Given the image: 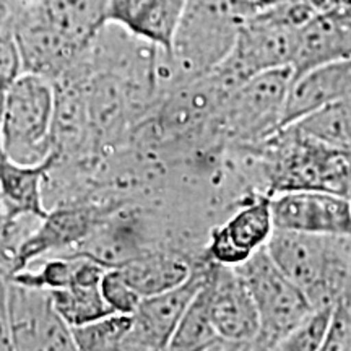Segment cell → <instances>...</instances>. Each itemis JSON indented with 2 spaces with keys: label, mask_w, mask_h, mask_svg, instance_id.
Listing matches in <instances>:
<instances>
[{
  "label": "cell",
  "mask_w": 351,
  "mask_h": 351,
  "mask_svg": "<svg viewBox=\"0 0 351 351\" xmlns=\"http://www.w3.org/2000/svg\"><path fill=\"white\" fill-rule=\"evenodd\" d=\"M245 148L262 194L271 197L291 189H319L351 197V150L309 137L295 125L282 127L263 142Z\"/></svg>",
  "instance_id": "1"
},
{
  "label": "cell",
  "mask_w": 351,
  "mask_h": 351,
  "mask_svg": "<svg viewBox=\"0 0 351 351\" xmlns=\"http://www.w3.org/2000/svg\"><path fill=\"white\" fill-rule=\"evenodd\" d=\"M315 12L309 0H283L258 8L245 19L234 46L212 72L232 91L257 73L291 67L301 26Z\"/></svg>",
  "instance_id": "2"
},
{
  "label": "cell",
  "mask_w": 351,
  "mask_h": 351,
  "mask_svg": "<svg viewBox=\"0 0 351 351\" xmlns=\"http://www.w3.org/2000/svg\"><path fill=\"white\" fill-rule=\"evenodd\" d=\"M254 12L257 8L245 0H187L171 56L166 57L163 52L168 88L194 80L217 67Z\"/></svg>",
  "instance_id": "3"
},
{
  "label": "cell",
  "mask_w": 351,
  "mask_h": 351,
  "mask_svg": "<svg viewBox=\"0 0 351 351\" xmlns=\"http://www.w3.org/2000/svg\"><path fill=\"white\" fill-rule=\"evenodd\" d=\"M271 261L311 306H333L351 282V239L274 228L265 244Z\"/></svg>",
  "instance_id": "4"
},
{
  "label": "cell",
  "mask_w": 351,
  "mask_h": 351,
  "mask_svg": "<svg viewBox=\"0 0 351 351\" xmlns=\"http://www.w3.org/2000/svg\"><path fill=\"white\" fill-rule=\"evenodd\" d=\"M52 117L54 85L36 73H21L3 98L2 152L16 163H41L52 153Z\"/></svg>",
  "instance_id": "5"
},
{
  "label": "cell",
  "mask_w": 351,
  "mask_h": 351,
  "mask_svg": "<svg viewBox=\"0 0 351 351\" xmlns=\"http://www.w3.org/2000/svg\"><path fill=\"white\" fill-rule=\"evenodd\" d=\"M293 82L291 67L257 73L228 95L221 109V135L231 147H251L282 127L285 103Z\"/></svg>",
  "instance_id": "6"
},
{
  "label": "cell",
  "mask_w": 351,
  "mask_h": 351,
  "mask_svg": "<svg viewBox=\"0 0 351 351\" xmlns=\"http://www.w3.org/2000/svg\"><path fill=\"white\" fill-rule=\"evenodd\" d=\"M234 269L244 280L258 314L256 350H276L280 341L313 311L309 300L271 261L263 245Z\"/></svg>",
  "instance_id": "7"
},
{
  "label": "cell",
  "mask_w": 351,
  "mask_h": 351,
  "mask_svg": "<svg viewBox=\"0 0 351 351\" xmlns=\"http://www.w3.org/2000/svg\"><path fill=\"white\" fill-rule=\"evenodd\" d=\"M8 328L12 350H77L72 327L52 304L49 289L8 278Z\"/></svg>",
  "instance_id": "8"
},
{
  "label": "cell",
  "mask_w": 351,
  "mask_h": 351,
  "mask_svg": "<svg viewBox=\"0 0 351 351\" xmlns=\"http://www.w3.org/2000/svg\"><path fill=\"white\" fill-rule=\"evenodd\" d=\"M116 207L78 202L49 208L38 226L26 232L13 254L10 275L51 254L69 252L85 241L106 213Z\"/></svg>",
  "instance_id": "9"
},
{
  "label": "cell",
  "mask_w": 351,
  "mask_h": 351,
  "mask_svg": "<svg viewBox=\"0 0 351 351\" xmlns=\"http://www.w3.org/2000/svg\"><path fill=\"white\" fill-rule=\"evenodd\" d=\"M210 317L221 337V350H256L258 314L234 267L210 261L207 275Z\"/></svg>",
  "instance_id": "10"
},
{
  "label": "cell",
  "mask_w": 351,
  "mask_h": 351,
  "mask_svg": "<svg viewBox=\"0 0 351 351\" xmlns=\"http://www.w3.org/2000/svg\"><path fill=\"white\" fill-rule=\"evenodd\" d=\"M210 258L197 262L186 282L168 291L143 298L134 315L130 332L127 333L122 350L161 351L168 350L178 324L187 306L199 293L208 275Z\"/></svg>",
  "instance_id": "11"
},
{
  "label": "cell",
  "mask_w": 351,
  "mask_h": 351,
  "mask_svg": "<svg viewBox=\"0 0 351 351\" xmlns=\"http://www.w3.org/2000/svg\"><path fill=\"white\" fill-rule=\"evenodd\" d=\"M276 230L351 239V197L319 189H291L270 197Z\"/></svg>",
  "instance_id": "12"
},
{
  "label": "cell",
  "mask_w": 351,
  "mask_h": 351,
  "mask_svg": "<svg viewBox=\"0 0 351 351\" xmlns=\"http://www.w3.org/2000/svg\"><path fill=\"white\" fill-rule=\"evenodd\" d=\"M12 26L19 43L23 72L36 73L51 83L72 69L88 49L77 46L56 29L46 19L39 2L21 3L13 15Z\"/></svg>",
  "instance_id": "13"
},
{
  "label": "cell",
  "mask_w": 351,
  "mask_h": 351,
  "mask_svg": "<svg viewBox=\"0 0 351 351\" xmlns=\"http://www.w3.org/2000/svg\"><path fill=\"white\" fill-rule=\"evenodd\" d=\"M274 228L270 195H256L210 230L205 254L221 265H239L267 244Z\"/></svg>",
  "instance_id": "14"
},
{
  "label": "cell",
  "mask_w": 351,
  "mask_h": 351,
  "mask_svg": "<svg viewBox=\"0 0 351 351\" xmlns=\"http://www.w3.org/2000/svg\"><path fill=\"white\" fill-rule=\"evenodd\" d=\"M351 57V7L319 8L301 26L293 57V77Z\"/></svg>",
  "instance_id": "15"
},
{
  "label": "cell",
  "mask_w": 351,
  "mask_h": 351,
  "mask_svg": "<svg viewBox=\"0 0 351 351\" xmlns=\"http://www.w3.org/2000/svg\"><path fill=\"white\" fill-rule=\"evenodd\" d=\"M187 0H108L106 23L121 26L132 36L171 56Z\"/></svg>",
  "instance_id": "16"
},
{
  "label": "cell",
  "mask_w": 351,
  "mask_h": 351,
  "mask_svg": "<svg viewBox=\"0 0 351 351\" xmlns=\"http://www.w3.org/2000/svg\"><path fill=\"white\" fill-rule=\"evenodd\" d=\"M351 96V57L320 65L293 77L285 103L282 127ZM280 127V129H282Z\"/></svg>",
  "instance_id": "17"
},
{
  "label": "cell",
  "mask_w": 351,
  "mask_h": 351,
  "mask_svg": "<svg viewBox=\"0 0 351 351\" xmlns=\"http://www.w3.org/2000/svg\"><path fill=\"white\" fill-rule=\"evenodd\" d=\"M56 160L52 152L41 163H16L0 148V205L8 219L46 217L49 210L44 202V182Z\"/></svg>",
  "instance_id": "18"
},
{
  "label": "cell",
  "mask_w": 351,
  "mask_h": 351,
  "mask_svg": "<svg viewBox=\"0 0 351 351\" xmlns=\"http://www.w3.org/2000/svg\"><path fill=\"white\" fill-rule=\"evenodd\" d=\"M197 262L200 261H194L184 252L158 249L132 258L117 269L121 270L125 282L143 300L186 282Z\"/></svg>",
  "instance_id": "19"
},
{
  "label": "cell",
  "mask_w": 351,
  "mask_h": 351,
  "mask_svg": "<svg viewBox=\"0 0 351 351\" xmlns=\"http://www.w3.org/2000/svg\"><path fill=\"white\" fill-rule=\"evenodd\" d=\"M207 282V278H205ZM223 340L215 330L210 317L207 285H202L199 293L187 306L181 322L178 324L168 350L173 351H204L221 350Z\"/></svg>",
  "instance_id": "20"
},
{
  "label": "cell",
  "mask_w": 351,
  "mask_h": 351,
  "mask_svg": "<svg viewBox=\"0 0 351 351\" xmlns=\"http://www.w3.org/2000/svg\"><path fill=\"white\" fill-rule=\"evenodd\" d=\"M49 293L57 313L70 327L83 326L114 313L101 293L99 283H72Z\"/></svg>",
  "instance_id": "21"
},
{
  "label": "cell",
  "mask_w": 351,
  "mask_h": 351,
  "mask_svg": "<svg viewBox=\"0 0 351 351\" xmlns=\"http://www.w3.org/2000/svg\"><path fill=\"white\" fill-rule=\"evenodd\" d=\"M289 125L332 147L351 150V96L327 104Z\"/></svg>",
  "instance_id": "22"
},
{
  "label": "cell",
  "mask_w": 351,
  "mask_h": 351,
  "mask_svg": "<svg viewBox=\"0 0 351 351\" xmlns=\"http://www.w3.org/2000/svg\"><path fill=\"white\" fill-rule=\"evenodd\" d=\"M134 315L112 313L83 326L72 327L75 348L80 351L122 350L127 333L130 332Z\"/></svg>",
  "instance_id": "23"
},
{
  "label": "cell",
  "mask_w": 351,
  "mask_h": 351,
  "mask_svg": "<svg viewBox=\"0 0 351 351\" xmlns=\"http://www.w3.org/2000/svg\"><path fill=\"white\" fill-rule=\"evenodd\" d=\"M333 306L313 307L309 314L280 341L276 350L317 351L324 348L330 328Z\"/></svg>",
  "instance_id": "24"
},
{
  "label": "cell",
  "mask_w": 351,
  "mask_h": 351,
  "mask_svg": "<svg viewBox=\"0 0 351 351\" xmlns=\"http://www.w3.org/2000/svg\"><path fill=\"white\" fill-rule=\"evenodd\" d=\"M99 288L104 300H106L114 313L134 314L140 304V301H142V298L125 282V278L122 276L119 269L104 270Z\"/></svg>",
  "instance_id": "25"
},
{
  "label": "cell",
  "mask_w": 351,
  "mask_h": 351,
  "mask_svg": "<svg viewBox=\"0 0 351 351\" xmlns=\"http://www.w3.org/2000/svg\"><path fill=\"white\" fill-rule=\"evenodd\" d=\"M23 73V62L12 20L0 21V88L7 90Z\"/></svg>",
  "instance_id": "26"
},
{
  "label": "cell",
  "mask_w": 351,
  "mask_h": 351,
  "mask_svg": "<svg viewBox=\"0 0 351 351\" xmlns=\"http://www.w3.org/2000/svg\"><path fill=\"white\" fill-rule=\"evenodd\" d=\"M0 350H12L8 328V275L0 270Z\"/></svg>",
  "instance_id": "27"
},
{
  "label": "cell",
  "mask_w": 351,
  "mask_h": 351,
  "mask_svg": "<svg viewBox=\"0 0 351 351\" xmlns=\"http://www.w3.org/2000/svg\"><path fill=\"white\" fill-rule=\"evenodd\" d=\"M23 0H0V21L12 20Z\"/></svg>",
  "instance_id": "28"
},
{
  "label": "cell",
  "mask_w": 351,
  "mask_h": 351,
  "mask_svg": "<svg viewBox=\"0 0 351 351\" xmlns=\"http://www.w3.org/2000/svg\"><path fill=\"white\" fill-rule=\"evenodd\" d=\"M245 2H249L251 5H254L258 10V8L271 5V3H276V2H283V0H245Z\"/></svg>",
  "instance_id": "29"
},
{
  "label": "cell",
  "mask_w": 351,
  "mask_h": 351,
  "mask_svg": "<svg viewBox=\"0 0 351 351\" xmlns=\"http://www.w3.org/2000/svg\"><path fill=\"white\" fill-rule=\"evenodd\" d=\"M3 98H5V90L0 88V124H2V112H3Z\"/></svg>",
  "instance_id": "30"
},
{
  "label": "cell",
  "mask_w": 351,
  "mask_h": 351,
  "mask_svg": "<svg viewBox=\"0 0 351 351\" xmlns=\"http://www.w3.org/2000/svg\"><path fill=\"white\" fill-rule=\"evenodd\" d=\"M309 2L313 3V5H314V7L317 8V10H319V8H322L324 5H326V2H327V0H309Z\"/></svg>",
  "instance_id": "31"
},
{
  "label": "cell",
  "mask_w": 351,
  "mask_h": 351,
  "mask_svg": "<svg viewBox=\"0 0 351 351\" xmlns=\"http://www.w3.org/2000/svg\"><path fill=\"white\" fill-rule=\"evenodd\" d=\"M25 3H38V2H44V0H23Z\"/></svg>",
  "instance_id": "32"
}]
</instances>
